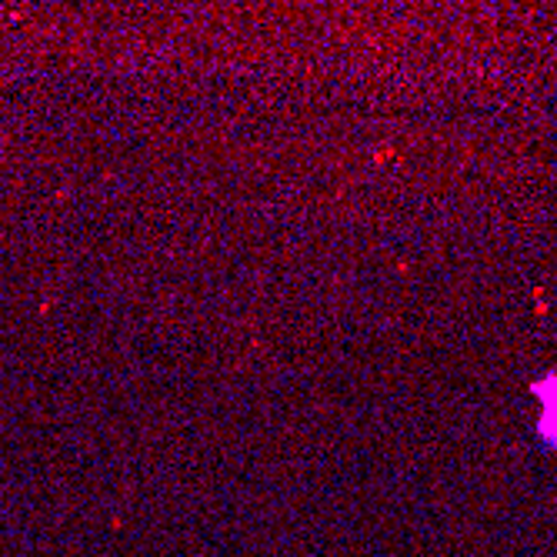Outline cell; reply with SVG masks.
Wrapping results in <instances>:
<instances>
[{
	"mask_svg": "<svg viewBox=\"0 0 557 557\" xmlns=\"http://www.w3.org/2000/svg\"><path fill=\"white\" fill-rule=\"evenodd\" d=\"M530 391L541 397V404H544V414H541V421H537V431H541V437L547 440V444H554L557 447V374L551 377H544L541 384H534Z\"/></svg>",
	"mask_w": 557,
	"mask_h": 557,
	"instance_id": "6da1fadb",
	"label": "cell"
}]
</instances>
